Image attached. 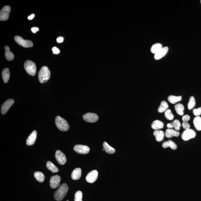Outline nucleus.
Masks as SVG:
<instances>
[{
  "mask_svg": "<svg viewBox=\"0 0 201 201\" xmlns=\"http://www.w3.org/2000/svg\"><path fill=\"white\" fill-rule=\"evenodd\" d=\"M69 188L67 184H62L54 193V198L57 201H60L63 200L67 194Z\"/></svg>",
  "mask_w": 201,
  "mask_h": 201,
  "instance_id": "nucleus-1",
  "label": "nucleus"
},
{
  "mask_svg": "<svg viewBox=\"0 0 201 201\" xmlns=\"http://www.w3.org/2000/svg\"><path fill=\"white\" fill-rule=\"evenodd\" d=\"M50 71L49 68L46 66H43L39 70L38 74L39 82L42 83H46L50 78Z\"/></svg>",
  "mask_w": 201,
  "mask_h": 201,
  "instance_id": "nucleus-2",
  "label": "nucleus"
},
{
  "mask_svg": "<svg viewBox=\"0 0 201 201\" xmlns=\"http://www.w3.org/2000/svg\"><path fill=\"white\" fill-rule=\"evenodd\" d=\"M55 124L57 127L60 131H67L69 129V126L68 123L64 119L57 116L55 119Z\"/></svg>",
  "mask_w": 201,
  "mask_h": 201,
  "instance_id": "nucleus-3",
  "label": "nucleus"
},
{
  "mask_svg": "<svg viewBox=\"0 0 201 201\" xmlns=\"http://www.w3.org/2000/svg\"><path fill=\"white\" fill-rule=\"evenodd\" d=\"M24 66L28 74L32 76L35 75L36 73L37 67L34 62L30 60H27L25 62Z\"/></svg>",
  "mask_w": 201,
  "mask_h": 201,
  "instance_id": "nucleus-4",
  "label": "nucleus"
},
{
  "mask_svg": "<svg viewBox=\"0 0 201 201\" xmlns=\"http://www.w3.org/2000/svg\"><path fill=\"white\" fill-rule=\"evenodd\" d=\"M14 39L18 45L25 48L32 47L33 46V42L32 41L25 40L19 36H15Z\"/></svg>",
  "mask_w": 201,
  "mask_h": 201,
  "instance_id": "nucleus-5",
  "label": "nucleus"
},
{
  "mask_svg": "<svg viewBox=\"0 0 201 201\" xmlns=\"http://www.w3.org/2000/svg\"><path fill=\"white\" fill-rule=\"evenodd\" d=\"M11 11L10 6H5L2 8L0 12V20L1 21H6L9 18Z\"/></svg>",
  "mask_w": 201,
  "mask_h": 201,
  "instance_id": "nucleus-6",
  "label": "nucleus"
},
{
  "mask_svg": "<svg viewBox=\"0 0 201 201\" xmlns=\"http://www.w3.org/2000/svg\"><path fill=\"white\" fill-rule=\"evenodd\" d=\"M196 133L192 129H188L184 131L182 134V139L185 141L195 138L196 136Z\"/></svg>",
  "mask_w": 201,
  "mask_h": 201,
  "instance_id": "nucleus-7",
  "label": "nucleus"
},
{
  "mask_svg": "<svg viewBox=\"0 0 201 201\" xmlns=\"http://www.w3.org/2000/svg\"><path fill=\"white\" fill-rule=\"evenodd\" d=\"M83 118L85 121L88 123H95L99 119L98 116L95 113H89L83 116Z\"/></svg>",
  "mask_w": 201,
  "mask_h": 201,
  "instance_id": "nucleus-8",
  "label": "nucleus"
},
{
  "mask_svg": "<svg viewBox=\"0 0 201 201\" xmlns=\"http://www.w3.org/2000/svg\"><path fill=\"white\" fill-rule=\"evenodd\" d=\"M74 150L76 152L81 154H86L89 153L90 148L86 145H77L74 147Z\"/></svg>",
  "mask_w": 201,
  "mask_h": 201,
  "instance_id": "nucleus-9",
  "label": "nucleus"
},
{
  "mask_svg": "<svg viewBox=\"0 0 201 201\" xmlns=\"http://www.w3.org/2000/svg\"><path fill=\"white\" fill-rule=\"evenodd\" d=\"M98 175V172L96 170L90 171L86 177V180L89 183H94L97 180Z\"/></svg>",
  "mask_w": 201,
  "mask_h": 201,
  "instance_id": "nucleus-10",
  "label": "nucleus"
},
{
  "mask_svg": "<svg viewBox=\"0 0 201 201\" xmlns=\"http://www.w3.org/2000/svg\"><path fill=\"white\" fill-rule=\"evenodd\" d=\"M55 157L59 164L63 165L66 164L67 159L65 155L60 150H57L55 153Z\"/></svg>",
  "mask_w": 201,
  "mask_h": 201,
  "instance_id": "nucleus-11",
  "label": "nucleus"
},
{
  "mask_svg": "<svg viewBox=\"0 0 201 201\" xmlns=\"http://www.w3.org/2000/svg\"><path fill=\"white\" fill-rule=\"evenodd\" d=\"M14 103V100L13 99H10L6 100L1 106V113L2 114H6Z\"/></svg>",
  "mask_w": 201,
  "mask_h": 201,
  "instance_id": "nucleus-12",
  "label": "nucleus"
},
{
  "mask_svg": "<svg viewBox=\"0 0 201 201\" xmlns=\"http://www.w3.org/2000/svg\"><path fill=\"white\" fill-rule=\"evenodd\" d=\"M61 181V178L59 175H55L50 178V183L52 189H56L58 187Z\"/></svg>",
  "mask_w": 201,
  "mask_h": 201,
  "instance_id": "nucleus-13",
  "label": "nucleus"
},
{
  "mask_svg": "<svg viewBox=\"0 0 201 201\" xmlns=\"http://www.w3.org/2000/svg\"><path fill=\"white\" fill-rule=\"evenodd\" d=\"M168 48L167 47H162L159 52L157 53L154 56V58L156 60H159L167 55L168 51Z\"/></svg>",
  "mask_w": 201,
  "mask_h": 201,
  "instance_id": "nucleus-14",
  "label": "nucleus"
},
{
  "mask_svg": "<svg viewBox=\"0 0 201 201\" xmlns=\"http://www.w3.org/2000/svg\"><path fill=\"white\" fill-rule=\"evenodd\" d=\"M37 136V131H32L27 140V145L28 146L33 145L36 141Z\"/></svg>",
  "mask_w": 201,
  "mask_h": 201,
  "instance_id": "nucleus-15",
  "label": "nucleus"
},
{
  "mask_svg": "<svg viewBox=\"0 0 201 201\" xmlns=\"http://www.w3.org/2000/svg\"><path fill=\"white\" fill-rule=\"evenodd\" d=\"M180 133L179 131L172 129V128H168L165 131V135L167 138H171L172 137L179 136Z\"/></svg>",
  "mask_w": 201,
  "mask_h": 201,
  "instance_id": "nucleus-16",
  "label": "nucleus"
},
{
  "mask_svg": "<svg viewBox=\"0 0 201 201\" xmlns=\"http://www.w3.org/2000/svg\"><path fill=\"white\" fill-rule=\"evenodd\" d=\"M181 126V124L180 121L178 120H174L172 122L167 124V127L168 128H172L174 127L177 131H178L180 130Z\"/></svg>",
  "mask_w": 201,
  "mask_h": 201,
  "instance_id": "nucleus-17",
  "label": "nucleus"
},
{
  "mask_svg": "<svg viewBox=\"0 0 201 201\" xmlns=\"http://www.w3.org/2000/svg\"><path fill=\"white\" fill-rule=\"evenodd\" d=\"M81 169L80 168H76L72 172L71 174L72 178L73 180H78L81 177Z\"/></svg>",
  "mask_w": 201,
  "mask_h": 201,
  "instance_id": "nucleus-18",
  "label": "nucleus"
},
{
  "mask_svg": "<svg viewBox=\"0 0 201 201\" xmlns=\"http://www.w3.org/2000/svg\"><path fill=\"white\" fill-rule=\"evenodd\" d=\"M162 146L164 148L170 147L172 150H176L177 148V146L176 144L171 140H169V141H164L163 143Z\"/></svg>",
  "mask_w": 201,
  "mask_h": 201,
  "instance_id": "nucleus-19",
  "label": "nucleus"
},
{
  "mask_svg": "<svg viewBox=\"0 0 201 201\" xmlns=\"http://www.w3.org/2000/svg\"><path fill=\"white\" fill-rule=\"evenodd\" d=\"M164 126V123L159 120H155L151 124V127L155 131L160 129L163 128Z\"/></svg>",
  "mask_w": 201,
  "mask_h": 201,
  "instance_id": "nucleus-20",
  "label": "nucleus"
},
{
  "mask_svg": "<svg viewBox=\"0 0 201 201\" xmlns=\"http://www.w3.org/2000/svg\"><path fill=\"white\" fill-rule=\"evenodd\" d=\"M154 135L155 137L156 141L158 142H161L164 139L165 134L163 131L157 130L154 131Z\"/></svg>",
  "mask_w": 201,
  "mask_h": 201,
  "instance_id": "nucleus-21",
  "label": "nucleus"
},
{
  "mask_svg": "<svg viewBox=\"0 0 201 201\" xmlns=\"http://www.w3.org/2000/svg\"><path fill=\"white\" fill-rule=\"evenodd\" d=\"M5 56L6 58L8 61L13 60L14 59V54L10 50V48L8 46H6L5 47Z\"/></svg>",
  "mask_w": 201,
  "mask_h": 201,
  "instance_id": "nucleus-22",
  "label": "nucleus"
},
{
  "mask_svg": "<svg viewBox=\"0 0 201 201\" xmlns=\"http://www.w3.org/2000/svg\"><path fill=\"white\" fill-rule=\"evenodd\" d=\"M10 73L9 72V69L8 68L4 69L3 70L2 73V77L4 83H6L9 80Z\"/></svg>",
  "mask_w": 201,
  "mask_h": 201,
  "instance_id": "nucleus-23",
  "label": "nucleus"
},
{
  "mask_svg": "<svg viewBox=\"0 0 201 201\" xmlns=\"http://www.w3.org/2000/svg\"><path fill=\"white\" fill-rule=\"evenodd\" d=\"M103 146L104 149L105 151L108 154H113L116 152L115 149L109 145L106 141H104L103 143Z\"/></svg>",
  "mask_w": 201,
  "mask_h": 201,
  "instance_id": "nucleus-24",
  "label": "nucleus"
},
{
  "mask_svg": "<svg viewBox=\"0 0 201 201\" xmlns=\"http://www.w3.org/2000/svg\"><path fill=\"white\" fill-rule=\"evenodd\" d=\"M46 167L48 169L51 171L53 173H56L59 171L58 168L51 161H49L47 162Z\"/></svg>",
  "mask_w": 201,
  "mask_h": 201,
  "instance_id": "nucleus-25",
  "label": "nucleus"
},
{
  "mask_svg": "<svg viewBox=\"0 0 201 201\" xmlns=\"http://www.w3.org/2000/svg\"><path fill=\"white\" fill-rule=\"evenodd\" d=\"M182 100V97L181 96L170 95L168 98V101L172 104H175L178 102L181 101Z\"/></svg>",
  "mask_w": 201,
  "mask_h": 201,
  "instance_id": "nucleus-26",
  "label": "nucleus"
},
{
  "mask_svg": "<svg viewBox=\"0 0 201 201\" xmlns=\"http://www.w3.org/2000/svg\"><path fill=\"white\" fill-rule=\"evenodd\" d=\"M194 125L197 131H201V117L200 116L195 117L193 121Z\"/></svg>",
  "mask_w": 201,
  "mask_h": 201,
  "instance_id": "nucleus-27",
  "label": "nucleus"
},
{
  "mask_svg": "<svg viewBox=\"0 0 201 201\" xmlns=\"http://www.w3.org/2000/svg\"><path fill=\"white\" fill-rule=\"evenodd\" d=\"M169 107L167 103L165 100H163L161 102L160 105L158 108V111L159 113H162L165 112L167 110H168V108Z\"/></svg>",
  "mask_w": 201,
  "mask_h": 201,
  "instance_id": "nucleus-28",
  "label": "nucleus"
},
{
  "mask_svg": "<svg viewBox=\"0 0 201 201\" xmlns=\"http://www.w3.org/2000/svg\"><path fill=\"white\" fill-rule=\"evenodd\" d=\"M184 109V106L180 103L177 104L175 106V110L177 114L179 115H183Z\"/></svg>",
  "mask_w": 201,
  "mask_h": 201,
  "instance_id": "nucleus-29",
  "label": "nucleus"
},
{
  "mask_svg": "<svg viewBox=\"0 0 201 201\" xmlns=\"http://www.w3.org/2000/svg\"><path fill=\"white\" fill-rule=\"evenodd\" d=\"M34 176L36 180L39 182H42L45 180V175L42 172L36 171L34 174Z\"/></svg>",
  "mask_w": 201,
  "mask_h": 201,
  "instance_id": "nucleus-30",
  "label": "nucleus"
},
{
  "mask_svg": "<svg viewBox=\"0 0 201 201\" xmlns=\"http://www.w3.org/2000/svg\"><path fill=\"white\" fill-rule=\"evenodd\" d=\"M162 48V45L160 43H156L154 45L151 47V52L154 54H156L158 53L160 50Z\"/></svg>",
  "mask_w": 201,
  "mask_h": 201,
  "instance_id": "nucleus-31",
  "label": "nucleus"
},
{
  "mask_svg": "<svg viewBox=\"0 0 201 201\" xmlns=\"http://www.w3.org/2000/svg\"><path fill=\"white\" fill-rule=\"evenodd\" d=\"M196 104V101L194 97L192 96L190 98L189 102L188 104V108L189 110H190L195 107Z\"/></svg>",
  "mask_w": 201,
  "mask_h": 201,
  "instance_id": "nucleus-32",
  "label": "nucleus"
},
{
  "mask_svg": "<svg viewBox=\"0 0 201 201\" xmlns=\"http://www.w3.org/2000/svg\"><path fill=\"white\" fill-rule=\"evenodd\" d=\"M165 116L167 119L171 120L174 119V116L170 109H168L165 112Z\"/></svg>",
  "mask_w": 201,
  "mask_h": 201,
  "instance_id": "nucleus-33",
  "label": "nucleus"
},
{
  "mask_svg": "<svg viewBox=\"0 0 201 201\" xmlns=\"http://www.w3.org/2000/svg\"><path fill=\"white\" fill-rule=\"evenodd\" d=\"M83 194L80 191H78L75 195V201H83Z\"/></svg>",
  "mask_w": 201,
  "mask_h": 201,
  "instance_id": "nucleus-34",
  "label": "nucleus"
},
{
  "mask_svg": "<svg viewBox=\"0 0 201 201\" xmlns=\"http://www.w3.org/2000/svg\"><path fill=\"white\" fill-rule=\"evenodd\" d=\"M193 113L195 116H199L201 115V107H199L197 109H194Z\"/></svg>",
  "mask_w": 201,
  "mask_h": 201,
  "instance_id": "nucleus-35",
  "label": "nucleus"
},
{
  "mask_svg": "<svg viewBox=\"0 0 201 201\" xmlns=\"http://www.w3.org/2000/svg\"><path fill=\"white\" fill-rule=\"evenodd\" d=\"M190 119V117L188 115H185L182 117V120L183 122H188Z\"/></svg>",
  "mask_w": 201,
  "mask_h": 201,
  "instance_id": "nucleus-36",
  "label": "nucleus"
},
{
  "mask_svg": "<svg viewBox=\"0 0 201 201\" xmlns=\"http://www.w3.org/2000/svg\"><path fill=\"white\" fill-rule=\"evenodd\" d=\"M182 127L185 130L188 129L190 128V126L188 122H183L182 123Z\"/></svg>",
  "mask_w": 201,
  "mask_h": 201,
  "instance_id": "nucleus-37",
  "label": "nucleus"
},
{
  "mask_svg": "<svg viewBox=\"0 0 201 201\" xmlns=\"http://www.w3.org/2000/svg\"><path fill=\"white\" fill-rule=\"evenodd\" d=\"M52 50L53 51V53L55 54H59L60 52V50H59V49L57 48L56 47H53L52 48Z\"/></svg>",
  "mask_w": 201,
  "mask_h": 201,
  "instance_id": "nucleus-38",
  "label": "nucleus"
},
{
  "mask_svg": "<svg viewBox=\"0 0 201 201\" xmlns=\"http://www.w3.org/2000/svg\"><path fill=\"white\" fill-rule=\"evenodd\" d=\"M63 41L64 38L63 37H61L57 38V41L58 43H62L63 42Z\"/></svg>",
  "mask_w": 201,
  "mask_h": 201,
  "instance_id": "nucleus-39",
  "label": "nucleus"
},
{
  "mask_svg": "<svg viewBox=\"0 0 201 201\" xmlns=\"http://www.w3.org/2000/svg\"><path fill=\"white\" fill-rule=\"evenodd\" d=\"M31 30L33 33H35L39 30V28L37 27H33L32 28Z\"/></svg>",
  "mask_w": 201,
  "mask_h": 201,
  "instance_id": "nucleus-40",
  "label": "nucleus"
},
{
  "mask_svg": "<svg viewBox=\"0 0 201 201\" xmlns=\"http://www.w3.org/2000/svg\"><path fill=\"white\" fill-rule=\"evenodd\" d=\"M34 14H32L30 15V16H29L28 17V19L29 20H32V19H33V18H34Z\"/></svg>",
  "mask_w": 201,
  "mask_h": 201,
  "instance_id": "nucleus-41",
  "label": "nucleus"
},
{
  "mask_svg": "<svg viewBox=\"0 0 201 201\" xmlns=\"http://www.w3.org/2000/svg\"><path fill=\"white\" fill-rule=\"evenodd\" d=\"M103 151H105V149H104V148H103Z\"/></svg>",
  "mask_w": 201,
  "mask_h": 201,
  "instance_id": "nucleus-42",
  "label": "nucleus"
},
{
  "mask_svg": "<svg viewBox=\"0 0 201 201\" xmlns=\"http://www.w3.org/2000/svg\"><path fill=\"white\" fill-rule=\"evenodd\" d=\"M69 201V200H67V201Z\"/></svg>",
  "mask_w": 201,
  "mask_h": 201,
  "instance_id": "nucleus-43",
  "label": "nucleus"
},
{
  "mask_svg": "<svg viewBox=\"0 0 201 201\" xmlns=\"http://www.w3.org/2000/svg\"><path fill=\"white\" fill-rule=\"evenodd\" d=\"M200 2H201V1H200Z\"/></svg>",
  "mask_w": 201,
  "mask_h": 201,
  "instance_id": "nucleus-44",
  "label": "nucleus"
}]
</instances>
